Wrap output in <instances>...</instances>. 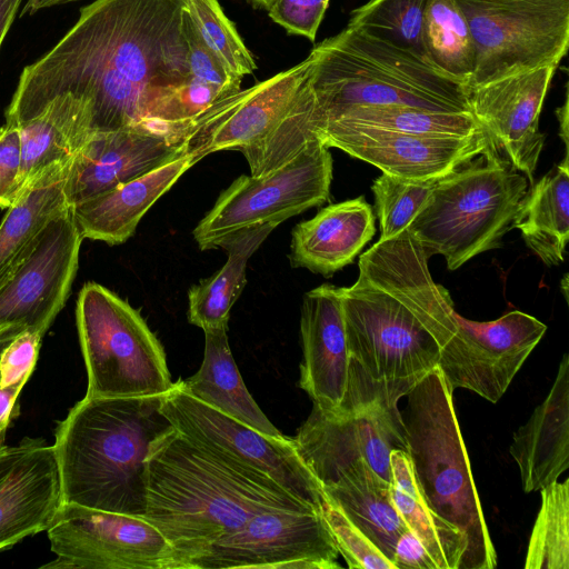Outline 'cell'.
Masks as SVG:
<instances>
[{
  "mask_svg": "<svg viewBox=\"0 0 569 569\" xmlns=\"http://www.w3.org/2000/svg\"><path fill=\"white\" fill-rule=\"evenodd\" d=\"M186 0H96L62 39L24 67L6 124L20 126L60 96L78 110L81 144L92 134L148 123L189 76Z\"/></svg>",
  "mask_w": 569,
  "mask_h": 569,
  "instance_id": "1",
  "label": "cell"
},
{
  "mask_svg": "<svg viewBox=\"0 0 569 569\" xmlns=\"http://www.w3.org/2000/svg\"><path fill=\"white\" fill-rule=\"evenodd\" d=\"M359 277L338 287L350 353L347 391L336 415L398 403L439 362L458 329L446 288L406 228L359 259Z\"/></svg>",
  "mask_w": 569,
  "mask_h": 569,
  "instance_id": "2",
  "label": "cell"
},
{
  "mask_svg": "<svg viewBox=\"0 0 569 569\" xmlns=\"http://www.w3.org/2000/svg\"><path fill=\"white\" fill-rule=\"evenodd\" d=\"M144 520L171 546L178 569L252 516L274 509L321 511L273 479L222 457L174 427L147 458Z\"/></svg>",
  "mask_w": 569,
  "mask_h": 569,
  "instance_id": "3",
  "label": "cell"
},
{
  "mask_svg": "<svg viewBox=\"0 0 569 569\" xmlns=\"http://www.w3.org/2000/svg\"><path fill=\"white\" fill-rule=\"evenodd\" d=\"M162 396L84 397L69 410L52 445L62 503L144 517L149 450L173 428Z\"/></svg>",
  "mask_w": 569,
  "mask_h": 569,
  "instance_id": "4",
  "label": "cell"
},
{
  "mask_svg": "<svg viewBox=\"0 0 569 569\" xmlns=\"http://www.w3.org/2000/svg\"><path fill=\"white\" fill-rule=\"evenodd\" d=\"M310 86L300 96L316 120L353 106L399 104L470 112L469 87L426 58L347 24L310 53Z\"/></svg>",
  "mask_w": 569,
  "mask_h": 569,
  "instance_id": "5",
  "label": "cell"
},
{
  "mask_svg": "<svg viewBox=\"0 0 569 569\" xmlns=\"http://www.w3.org/2000/svg\"><path fill=\"white\" fill-rule=\"evenodd\" d=\"M452 391L436 367L405 397L401 419L418 487L429 508L467 538L460 569H493L487 527L456 416Z\"/></svg>",
  "mask_w": 569,
  "mask_h": 569,
  "instance_id": "6",
  "label": "cell"
},
{
  "mask_svg": "<svg viewBox=\"0 0 569 569\" xmlns=\"http://www.w3.org/2000/svg\"><path fill=\"white\" fill-rule=\"evenodd\" d=\"M529 186L491 146L437 180L408 230L428 258L442 256L453 271L501 247Z\"/></svg>",
  "mask_w": 569,
  "mask_h": 569,
  "instance_id": "7",
  "label": "cell"
},
{
  "mask_svg": "<svg viewBox=\"0 0 569 569\" xmlns=\"http://www.w3.org/2000/svg\"><path fill=\"white\" fill-rule=\"evenodd\" d=\"M76 321L88 377L84 397H151L173 387L160 341L118 295L97 282L86 283Z\"/></svg>",
  "mask_w": 569,
  "mask_h": 569,
  "instance_id": "8",
  "label": "cell"
},
{
  "mask_svg": "<svg viewBox=\"0 0 569 569\" xmlns=\"http://www.w3.org/2000/svg\"><path fill=\"white\" fill-rule=\"evenodd\" d=\"M332 157L318 140L308 141L287 162L262 177L242 174L223 190L192 234L201 250L221 248L242 230L284 220L330 197Z\"/></svg>",
  "mask_w": 569,
  "mask_h": 569,
  "instance_id": "9",
  "label": "cell"
},
{
  "mask_svg": "<svg viewBox=\"0 0 569 569\" xmlns=\"http://www.w3.org/2000/svg\"><path fill=\"white\" fill-rule=\"evenodd\" d=\"M475 46L468 87L545 66H556L568 51L569 0L512 3L458 1Z\"/></svg>",
  "mask_w": 569,
  "mask_h": 569,
  "instance_id": "10",
  "label": "cell"
},
{
  "mask_svg": "<svg viewBox=\"0 0 569 569\" xmlns=\"http://www.w3.org/2000/svg\"><path fill=\"white\" fill-rule=\"evenodd\" d=\"M160 409L186 437L264 473L302 502L321 510L326 499L322 487L292 438L262 433L196 399L178 381L162 396Z\"/></svg>",
  "mask_w": 569,
  "mask_h": 569,
  "instance_id": "11",
  "label": "cell"
},
{
  "mask_svg": "<svg viewBox=\"0 0 569 569\" xmlns=\"http://www.w3.org/2000/svg\"><path fill=\"white\" fill-rule=\"evenodd\" d=\"M47 533L53 567L178 569L167 539L140 517L62 503Z\"/></svg>",
  "mask_w": 569,
  "mask_h": 569,
  "instance_id": "12",
  "label": "cell"
},
{
  "mask_svg": "<svg viewBox=\"0 0 569 569\" xmlns=\"http://www.w3.org/2000/svg\"><path fill=\"white\" fill-rule=\"evenodd\" d=\"M339 551L321 511L259 512L188 562V569H336Z\"/></svg>",
  "mask_w": 569,
  "mask_h": 569,
  "instance_id": "13",
  "label": "cell"
},
{
  "mask_svg": "<svg viewBox=\"0 0 569 569\" xmlns=\"http://www.w3.org/2000/svg\"><path fill=\"white\" fill-rule=\"evenodd\" d=\"M458 329L438 362L449 389H468L496 403L505 395L547 326L513 310L492 321L468 320L457 313Z\"/></svg>",
  "mask_w": 569,
  "mask_h": 569,
  "instance_id": "14",
  "label": "cell"
},
{
  "mask_svg": "<svg viewBox=\"0 0 569 569\" xmlns=\"http://www.w3.org/2000/svg\"><path fill=\"white\" fill-rule=\"evenodd\" d=\"M82 240L70 207L47 223L0 287V328L46 335L69 297Z\"/></svg>",
  "mask_w": 569,
  "mask_h": 569,
  "instance_id": "15",
  "label": "cell"
},
{
  "mask_svg": "<svg viewBox=\"0 0 569 569\" xmlns=\"http://www.w3.org/2000/svg\"><path fill=\"white\" fill-rule=\"evenodd\" d=\"M292 439L320 485L359 460L390 482L391 451L408 452L398 403L376 402L337 416L313 406Z\"/></svg>",
  "mask_w": 569,
  "mask_h": 569,
  "instance_id": "16",
  "label": "cell"
},
{
  "mask_svg": "<svg viewBox=\"0 0 569 569\" xmlns=\"http://www.w3.org/2000/svg\"><path fill=\"white\" fill-rule=\"evenodd\" d=\"M312 58L212 104L183 124L178 133L196 163L221 151H243L267 137L288 112L307 83Z\"/></svg>",
  "mask_w": 569,
  "mask_h": 569,
  "instance_id": "17",
  "label": "cell"
},
{
  "mask_svg": "<svg viewBox=\"0 0 569 569\" xmlns=\"http://www.w3.org/2000/svg\"><path fill=\"white\" fill-rule=\"evenodd\" d=\"M318 140L382 173L406 180H437L493 146L483 130L471 137H428L366 126L330 124L313 130Z\"/></svg>",
  "mask_w": 569,
  "mask_h": 569,
  "instance_id": "18",
  "label": "cell"
},
{
  "mask_svg": "<svg viewBox=\"0 0 569 569\" xmlns=\"http://www.w3.org/2000/svg\"><path fill=\"white\" fill-rule=\"evenodd\" d=\"M556 69L539 67L469 88L470 112L530 186L545 142L539 117Z\"/></svg>",
  "mask_w": 569,
  "mask_h": 569,
  "instance_id": "19",
  "label": "cell"
},
{
  "mask_svg": "<svg viewBox=\"0 0 569 569\" xmlns=\"http://www.w3.org/2000/svg\"><path fill=\"white\" fill-rule=\"evenodd\" d=\"M184 153L182 138L141 123L90 136L69 162L64 192L71 207Z\"/></svg>",
  "mask_w": 569,
  "mask_h": 569,
  "instance_id": "20",
  "label": "cell"
},
{
  "mask_svg": "<svg viewBox=\"0 0 569 569\" xmlns=\"http://www.w3.org/2000/svg\"><path fill=\"white\" fill-rule=\"evenodd\" d=\"M62 505L54 448L24 438L0 446V551L47 531Z\"/></svg>",
  "mask_w": 569,
  "mask_h": 569,
  "instance_id": "21",
  "label": "cell"
},
{
  "mask_svg": "<svg viewBox=\"0 0 569 569\" xmlns=\"http://www.w3.org/2000/svg\"><path fill=\"white\" fill-rule=\"evenodd\" d=\"M300 333L299 387L323 415L335 416L347 391L350 366L338 287L323 283L305 293Z\"/></svg>",
  "mask_w": 569,
  "mask_h": 569,
  "instance_id": "22",
  "label": "cell"
},
{
  "mask_svg": "<svg viewBox=\"0 0 569 569\" xmlns=\"http://www.w3.org/2000/svg\"><path fill=\"white\" fill-rule=\"evenodd\" d=\"M509 452L525 492L540 491L569 467V356L563 355L553 383L512 437Z\"/></svg>",
  "mask_w": 569,
  "mask_h": 569,
  "instance_id": "23",
  "label": "cell"
},
{
  "mask_svg": "<svg viewBox=\"0 0 569 569\" xmlns=\"http://www.w3.org/2000/svg\"><path fill=\"white\" fill-rule=\"evenodd\" d=\"M196 161L186 153L107 192L71 206L82 239L126 242L147 211Z\"/></svg>",
  "mask_w": 569,
  "mask_h": 569,
  "instance_id": "24",
  "label": "cell"
},
{
  "mask_svg": "<svg viewBox=\"0 0 569 569\" xmlns=\"http://www.w3.org/2000/svg\"><path fill=\"white\" fill-rule=\"evenodd\" d=\"M376 232L363 197L329 204L292 230L290 263L329 277L350 264Z\"/></svg>",
  "mask_w": 569,
  "mask_h": 569,
  "instance_id": "25",
  "label": "cell"
},
{
  "mask_svg": "<svg viewBox=\"0 0 569 569\" xmlns=\"http://www.w3.org/2000/svg\"><path fill=\"white\" fill-rule=\"evenodd\" d=\"M321 487L326 498L392 562L395 543L407 527L393 506L390 482L359 460Z\"/></svg>",
  "mask_w": 569,
  "mask_h": 569,
  "instance_id": "26",
  "label": "cell"
},
{
  "mask_svg": "<svg viewBox=\"0 0 569 569\" xmlns=\"http://www.w3.org/2000/svg\"><path fill=\"white\" fill-rule=\"evenodd\" d=\"M200 369L177 381L181 388L213 409L249 427L272 436L284 437L267 418L240 376L228 342V323L207 328Z\"/></svg>",
  "mask_w": 569,
  "mask_h": 569,
  "instance_id": "27",
  "label": "cell"
},
{
  "mask_svg": "<svg viewBox=\"0 0 569 569\" xmlns=\"http://www.w3.org/2000/svg\"><path fill=\"white\" fill-rule=\"evenodd\" d=\"M520 230L527 247L548 267L565 260L569 240V160L555 172L530 186L520 201L512 226Z\"/></svg>",
  "mask_w": 569,
  "mask_h": 569,
  "instance_id": "28",
  "label": "cell"
},
{
  "mask_svg": "<svg viewBox=\"0 0 569 569\" xmlns=\"http://www.w3.org/2000/svg\"><path fill=\"white\" fill-rule=\"evenodd\" d=\"M69 161L32 180L0 224V287L8 280L47 223L68 206L64 192Z\"/></svg>",
  "mask_w": 569,
  "mask_h": 569,
  "instance_id": "29",
  "label": "cell"
},
{
  "mask_svg": "<svg viewBox=\"0 0 569 569\" xmlns=\"http://www.w3.org/2000/svg\"><path fill=\"white\" fill-rule=\"evenodd\" d=\"M390 492L406 527L423 545L437 569H460L467 538L429 508L416 481L409 455L401 449L390 453Z\"/></svg>",
  "mask_w": 569,
  "mask_h": 569,
  "instance_id": "30",
  "label": "cell"
},
{
  "mask_svg": "<svg viewBox=\"0 0 569 569\" xmlns=\"http://www.w3.org/2000/svg\"><path fill=\"white\" fill-rule=\"evenodd\" d=\"M276 227L273 223L252 227L222 244L228 251L226 263L188 292L190 323L202 330L228 323L230 310L247 282V262Z\"/></svg>",
  "mask_w": 569,
  "mask_h": 569,
  "instance_id": "31",
  "label": "cell"
},
{
  "mask_svg": "<svg viewBox=\"0 0 569 569\" xmlns=\"http://www.w3.org/2000/svg\"><path fill=\"white\" fill-rule=\"evenodd\" d=\"M18 128L23 190L43 171L71 160L80 147L78 113L68 96L53 99L39 114Z\"/></svg>",
  "mask_w": 569,
  "mask_h": 569,
  "instance_id": "32",
  "label": "cell"
},
{
  "mask_svg": "<svg viewBox=\"0 0 569 569\" xmlns=\"http://www.w3.org/2000/svg\"><path fill=\"white\" fill-rule=\"evenodd\" d=\"M427 59L445 73L469 84L475 46L467 18L456 0H430L423 23Z\"/></svg>",
  "mask_w": 569,
  "mask_h": 569,
  "instance_id": "33",
  "label": "cell"
},
{
  "mask_svg": "<svg viewBox=\"0 0 569 569\" xmlns=\"http://www.w3.org/2000/svg\"><path fill=\"white\" fill-rule=\"evenodd\" d=\"M541 492V505L529 538L525 569H569V479Z\"/></svg>",
  "mask_w": 569,
  "mask_h": 569,
  "instance_id": "34",
  "label": "cell"
},
{
  "mask_svg": "<svg viewBox=\"0 0 569 569\" xmlns=\"http://www.w3.org/2000/svg\"><path fill=\"white\" fill-rule=\"evenodd\" d=\"M429 1L370 0L352 11L348 24L427 59L422 34Z\"/></svg>",
  "mask_w": 569,
  "mask_h": 569,
  "instance_id": "35",
  "label": "cell"
},
{
  "mask_svg": "<svg viewBox=\"0 0 569 569\" xmlns=\"http://www.w3.org/2000/svg\"><path fill=\"white\" fill-rule=\"evenodd\" d=\"M186 6L200 40L227 71L241 80L253 73L256 61L219 0H186Z\"/></svg>",
  "mask_w": 569,
  "mask_h": 569,
  "instance_id": "36",
  "label": "cell"
},
{
  "mask_svg": "<svg viewBox=\"0 0 569 569\" xmlns=\"http://www.w3.org/2000/svg\"><path fill=\"white\" fill-rule=\"evenodd\" d=\"M438 180V179H437ZM437 180H406L382 173L372 184L380 239H390L408 228Z\"/></svg>",
  "mask_w": 569,
  "mask_h": 569,
  "instance_id": "37",
  "label": "cell"
},
{
  "mask_svg": "<svg viewBox=\"0 0 569 569\" xmlns=\"http://www.w3.org/2000/svg\"><path fill=\"white\" fill-rule=\"evenodd\" d=\"M321 515L350 569H395L392 562L327 498L321 505Z\"/></svg>",
  "mask_w": 569,
  "mask_h": 569,
  "instance_id": "38",
  "label": "cell"
},
{
  "mask_svg": "<svg viewBox=\"0 0 569 569\" xmlns=\"http://www.w3.org/2000/svg\"><path fill=\"white\" fill-rule=\"evenodd\" d=\"M42 337L30 330L14 336L0 356L1 388L22 389L38 359Z\"/></svg>",
  "mask_w": 569,
  "mask_h": 569,
  "instance_id": "39",
  "label": "cell"
},
{
  "mask_svg": "<svg viewBox=\"0 0 569 569\" xmlns=\"http://www.w3.org/2000/svg\"><path fill=\"white\" fill-rule=\"evenodd\" d=\"M183 31L188 47L189 73L196 79L216 86L230 94L240 91L241 79L229 73L202 43L191 22L187 9L183 21Z\"/></svg>",
  "mask_w": 569,
  "mask_h": 569,
  "instance_id": "40",
  "label": "cell"
},
{
  "mask_svg": "<svg viewBox=\"0 0 569 569\" xmlns=\"http://www.w3.org/2000/svg\"><path fill=\"white\" fill-rule=\"evenodd\" d=\"M330 0H274L267 9L269 17L288 33L316 40Z\"/></svg>",
  "mask_w": 569,
  "mask_h": 569,
  "instance_id": "41",
  "label": "cell"
},
{
  "mask_svg": "<svg viewBox=\"0 0 569 569\" xmlns=\"http://www.w3.org/2000/svg\"><path fill=\"white\" fill-rule=\"evenodd\" d=\"M22 191L20 131L4 124L0 128V207L9 209Z\"/></svg>",
  "mask_w": 569,
  "mask_h": 569,
  "instance_id": "42",
  "label": "cell"
},
{
  "mask_svg": "<svg viewBox=\"0 0 569 569\" xmlns=\"http://www.w3.org/2000/svg\"><path fill=\"white\" fill-rule=\"evenodd\" d=\"M392 563L395 569H437L423 545L408 528L395 543Z\"/></svg>",
  "mask_w": 569,
  "mask_h": 569,
  "instance_id": "43",
  "label": "cell"
},
{
  "mask_svg": "<svg viewBox=\"0 0 569 569\" xmlns=\"http://www.w3.org/2000/svg\"><path fill=\"white\" fill-rule=\"evenodd\" d=\"M22 0H0V47L12 24Z\"/></svg>",
  "mask_w": 569,
  "mask_h": 569,
  "instance_id": "44",
  "label": "cell"
},
{
  "mask_svg": "<svg viewBox=\"0 0 569 569\" xmlns=\"http://www.w3.org/2000/svg\"><path fill=\"white\" fill-rule=\"evenodd\" d=\"M74 1H78V0H28L24 8L21 11V16H23L26 13L33 14L41 9L50 8L52 6L74 2Z\"/></svg>",
  "mask_w": 569,
  "mask_h": 569,
  "instance_id": "45",
  "label": "cell"
},
{
  "mask_svg": "<svg viewBox=\"0 0 569 569\" xmlns=\"http://www.w3.org/2000/svg\"><path fill=\"white\" fill-rule=\"evenodd\" d=\"M557 118L560 124V138L563 140L566 147V153H568V94L566 92V99L563 104L556 111Z\"/></svg>",
  "mask_w": 569,
  "mask_h": 569,
  "instance_id": "46",
  "label": "cell"
},
{
  "mask_svg": "<svg viewBox=\"0 0 569 569\" xmlns=\"http://www.w3.org/2000/svg\"><path fill=\"white\" fill-rule=\"evenodd\" d=\"M470 3H512V2H523V1H549V0H458Z\"/></svg>",
  "mask_w": 569,
  "mask_h": 569,
  "instance_id": "47",
  "label": "cell"
},
{
  "mask_svg": "<svg viewBox=\"0 0 569 569\" xmlns=\"http://www.w3.org/2000/svg\"><path fill=\"white\" fill-rule=\"evenodd\" d=\"M249 4H251L253 8L256 9H263V10H267L269 8V6L274 1V0H246Z\"/></svg>",
  "mask_w": 569,
  "mask_h": 569,
  "instance_id": "48",
  "label": "cell"
}]
</instances>
